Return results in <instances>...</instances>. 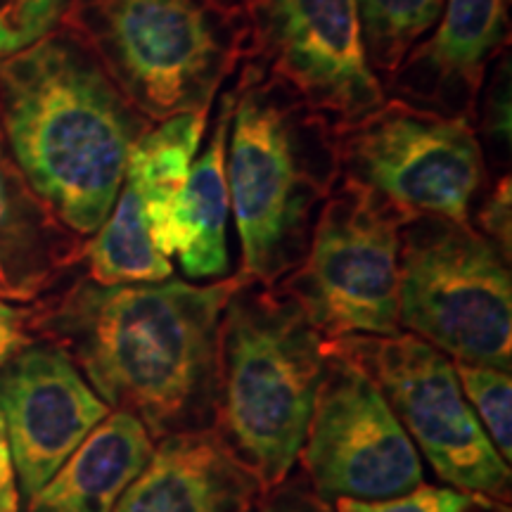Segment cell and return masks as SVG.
I'll use <instances>...</instances> for the list:
<instances>
[{
  "label": "cell",
  "instance_id": "cell-1",
  "mask_svg": "<svg viewBox=\"0 0 512 512\" xmlns=\"http://www.w3.org/2000/svg\"><path fill=\"white\" fill-rule=\"evenodd\" d=\"M235 273L211 285L181 278L138 285L72 287L48 316L34 318L110 411L133 415L152 441L214 430L219 337Z\"/></svg>",
  "mask_w": 512,
  "mask_h": 512
},
{
  "label": "cell",
  "instance_id": "cell-2",
  "mask_svg": "<svg viewBox=\"0 0 512 512\" xmlns=\"http://www.w3.org/2000/svg\"><path fill=\"white\" fill-rule=\"evenodd\" d=\"M152 128L91 50L57 27L0 62V138L50 214L91 238L117 202L133 145Z\"/></svg>",
  "mask_w": 512,
  "mask_h": 512
},
{
  "label": "cell",
  "instance_id": "cell-3",
  "mask_svg": "<svg viewBox=\"0 0 512 512\" xmlns=\"http://www.w3.org/2000/svg\"><path fill=\"white\" fill-rule=\"evenodd\" d=\"M226 145L240 275L273 287L302 264L313 226L342 176L337 133L285 83L242 60Z\"/></svg>",
  "mask_w": 512,
  "mask_h": 512
},
{
  "label": "cell",
  "instance_id": "cell-4",
  "mask_svg": "<svg viewBox=\"0 0 512 512\" xmlns=\"http://www.w3.org/2000/svg\"><path fill=\"white\" fill-rule=\"evenodd\" d=\"M325 363V339L304 311L242 275L221 318L214 430L264 489L297 463Z\"/></svg>",
  "mask_w": 512,
  "mask_h": 512
},
{
  "label": "cell",
  "instance_id": "cell-5",
  "mask_svg": "<svg viewBox=\"0 0 512 512\" xmlns=\"http://www.w3.org/2000/svg\"><path fill=\"white\" fill-rule=\"evenodd\" d=\"M60 27L152 124L209 114L247 48L245 10L219 0H67Z\"/></svg>",
  "mask_w": 512,
  "mask_h": 512
},
{
  "label": "cell",
  "instance_id": "cell-6",
  "mask_svg": "<svg viewBox=\"0 0 512 512\" xmlns=\"http://www.w3.org/2000/svg\"><path fill=\"white\" fill-rule=\"evenodd\" d=\"M399 325L460 363L512 368L510 256L470 223H403Z\"/></svg>",
  "mask_w": 512,
  "mask_h": 512
},
{
  "label": "cell",
  "instance_id": "cell-7",
  "mask_svg": "<svg viewBox=\"0 0 512 512\" xmlns=\"http://www.w3.org/2000/svg\"><path fill=\"white\" fill-rule=\"evenodd\" d=\"M411 219L373 190L339 176L302 264L280 280L323 339L396 335L401 228Z\"/></svg>",
  "mask_w": 512,
  "mask_h": 512
},
{
  "label": "cell",
  "instance_id": "cell-8",
  "mask_svg": "<svg viewBox=\"0 0 512 512\" xmlns=\"http://www.w3.org/2000/svg\"><path fill=\"white\" fill-rule=\"evenodd\" d=\"M325 349L373 377L439 479L486 501L510 496V463L486 437L444 351L411 332L325 339Z\"/></svg>",
  "mask_w": 512,
  "mask_h": 512
},
{
  "label": "cell",
  "instance_id": "cell-9",
  "mask_svg": "<svg viewBox=\"0 0 512 512\" xmlns=\"http://www.w3.org/2000/svg\"><path fill=\"white\" fill-rule=\"evenodd\" d=\"M337 155L342 178L373 190L406 219L470 223L486 185V159L470 119L396 98L339 131Z\"/></svg>",
  "mask_w": 512,
  "mask_h": 512
},
{
  "label": "cell",
  "instance_id": "cell-10",
  "mask_svg": "<svg viewBox=\"0 0 512 512\" xmlns=\"http://www.w3.org/2000/svg\"><path fill=\"white\" fill-rule=\"evenodd\" d=\"M242 60L285 83L335 133L387 100L363 50L356 0H254Z\"/></svg>",
  "mask_w": 512,
  "mask_h": 512
},
{
  "label": "cell",
  "instance_id": "cell-11",
  "mask_svg": "<svg viewBox=\"0 0 512 512\" xmlns=\"http://www.w3.org/2000/svg\"><path fill=\"white\" fill-rule=\"evenodd\" d=\"M323 382L299 451L323 501H387L418 489L422 456L366 370L325 349Z\"/></svg>",
  "mask_w": 512,
  "mask_h": 512
},
{
  "label": "cell",
  "instance_id": "cell-12",
  "mask_svg": "<svg viewBox=\"0 0 512 512\" xmlns=\"http://www.w3.org/2000/svg\"><path fill=\"white\" fill-rule=\"evenodd\" d=\"M110 413L60 344H29L12 356L0 368V415L19 498L29 501Z\"/></svg>",
  "mask_w": 512,
  "mask_h": 512
},
{
  "label": "cell",
  "instance_id": "cell-13",
  "mask_svg": "<svg viewBox=\"0 0 512 512\" xmlns=\"http://www.w3.org/2000/svg\"><path fill=\"white\" fill-rule=\"evenodd\" d=\"M508 43L510 0H446L437 27L389 76L384 93L475 124L486 74Z\"/></svg>",
  "mask_w": 512,
  "mask_h": 512
},
{
  "label": "cell",
  "instance_id": "cell-14",
  "mask_svg": "<svg viewBox=\"0 0 512 512\" xmlns=\"http://www.w3.org/2000/svg\"><path fill=\"white\" fill-rule=\"evenodd\" d=\"M264 491L216 430L157 441L114 512H249Z\"/></svg>",
  "mask_w": 512,
  "mask_h": 512
},
{
  "label": "cell",
  "instance_id": "cell-15",
  "mask_svg": "<svg viewBox=\"0 0 512 512\" xmlns=\"http://www.w3.org/2000/svg\"><path fill=\"white\" fill-rule=\"evenodd\" d=\"M155 446L133 415L112 411L29 498L24 512H114Z\"/></svg>",
  "mask_w": 512,
  "mask_h": 512
},
{
  "label": "cell",
  "instance_id": "cell-16",
  "mask_svg": "<svg viewBox=\"0 0 512 512\" xmlns=\"http://www.w3.org/2000/svg\"><path fill=\"white\" fill-rule=\"evenodd\" d=\"M79 249V238L29 190L0 138V299H34L79 259Z\"/></svg>",
  "mask_w": 512,
  "mask_h": 512
},
{
  "label": "cell",
  "instance_id": "cell-17",
  "mask_svg": "<svg viewBox=\"0 0 512 512\" xmlns=\"http://www.w3.org/2000/svg\"><path fill=\"white\" fill-rule=\"evenodd\" d=\"M233 105L235 86L230 76L221 88L219 114L211 126L207 145L190 166L188 183L176 209L174 254L181 259L183 273L192 280L226 278L230 271L226 145Z\"/></svg>",
  "mask_w": 512,
  "mask_h": 512
},
{
  "label": "cell",
  "instance_id": "cell-18",
  "mask_svg": "<svg viewBox=\"0 0 512 512\" xmlns=\"http://www.w3.org/2000/svg\"><path fill=\"white\" fill-rule=\"evenodd\" d=\"M207 117V112H190L152 124L128 157L124 181L138 190L152 242L166 259L174 256L176 209L200 150Z\"/></svg>",
  "mask_w": 512,
  "mask_h": 512
},
{
  "label": "cell",
  "instance_id": "cell-19",
  "mask_svg": "<svg viewBox=\"0 0 512 512\" xmlns=\"http://www.w3.org/2000/svg\"><path fill=\"white\" fill-rule=\"evenodd\" d=\"M83 259L98 285L159 283L174 275L171 259L152 242L143 200L128 181L121 185L110 216L83 247Z\"/></svg>",
  "mask_w": 512,
  "mask_h": 512
},
{
  "label": "cell",
  "instance_id": "cell-20",
  "mask_svg": "<svg viewBox=\"0 0 512 512\" xmlns=\"http://www.w3.org/2000/svg\"><path fill=\"white\" fill-rule=\"evenodd\" d=\"M446 0H356L370 69L387 83L406 55L437 27Z\"/></svg>",
  "mask_w": 512,
  "mask_h": 512
},
{
  "label": "cell",
  "instance_id": "cell-21",
  "mask_svg": "<svg viewBox=\"0 0 512 512\" xmlns=\"http://www.w3.org/2000/svg\"><path fill=\"white\" fill-rule=\"evenodd\" d=\"M463 396L505 463L512 460V377L508 370L453 361Z\"/></svg>",
  "mask_w": 512,
  "mask_h": 512
},
{
  "label": "cell",
  "instance_id": "cell-22",
  "mask_svg": "<svg viewBox=\"0 0 512 512\" xmlns=\"http://www.w3.org/2000/svg\"><path fill=\"white\" fill-rule=\"evenodd\" d=\"M67 0H0V62L60 27Z\"/></svg>",
  "mask_w": 512,
  "mask_h": 512
},
{
  "label": "cell",
  "instance_id": "cell-23",
  "mask_svg": "<svg viewBox=\"0 0 512 512\" xmlns=\"http://www.w3.org/2000/svg\"><path fill=\"white\" fill-rule=\"evenodd\" d=\"M484 95H479L475 114V131L482 152H494V157L501 162V157H510V53L498 57L491 64L486 74Z\"/></svg>",
  "mask_w": 512,
  "mask_h": 512
},
{
  "label": "cell",
  "instance_id": "cell-24",
  "mask_svg": "<svg viewBox=\"0 0 512 512\" xmlns=\"http://www.w3.org/2000/svg\"><path fill=\"white\" fill-rule=\"evenodd\" d=\"M486 498L472 496L467 491L453 486H430L420 484L408 494L387 498V501H351L339 498L335 501V512H470L472 505Z\"/></svg>",
  "mask_w": 512,
  "mask_h": 512
},
{
  "label": "cell",
  "instance_id": "cell-25",
  "mask_svg": "<svg viewBox=\"0 0 512 512\" xmlns=\"http://www.w3.org/2000/svg\"><path fill=\"white\" fill-rule=\"evenodd\" d=\"M249 512H335L332 503L323 501L316 494L306 475L292 477V472L283 482L264 489Z\"/></svg>",
  "mask_w": 512,
  "mask_h": 512
},
{
  "label": "cell",
  "instance_id": "cell-26",
  "mask_svg": "<svg viewBox=\"0 0 512 512\" xmlns=\"http://www.w3.org/2000/svg\"><path fill=\"white\" fill-rule=\"evenodd\" d=\"M479 233L486 240H491L501 249L503 254L510 256L512 245V202H510V174L501 176L489 195L484 197L482 209L477 216Z\"/></svg>",
  "mask_w": 512,
  "mask_h": 512
},
{
  "label": "cell",
  "instance_id": "cell-27",
  "mask_svg": "<svg viewBox=\"0 0 512 512\" xmlns=\"http://www.w3.org/2000/svg\"><path fill=\"white\" fill-rule=\"evenodd\" d=\"M36 311L29 306L0 299V368L31 344L29 328L34 325Z\"/></svg>",
  "mask_w": 512,
  "mask_h": 512
},
{
  "label": "cell",
  "instance_id": "cell-28",
  "mask_svg": "<svg viewBox=\"0 0 512 512\" xmlns=\"http://www.w3.org/2000/svg\"><path fill=\"white\" fill-rule=\"evenodd\" d=\"M0 512H19L17 472L3 415H0Z\"/></svg>",
  "mask_w": 512,
  "mask_h": 512
},
{
  "label": "cell",
  "instance_id": "cell-29",
  "mask_svg": "<svg viewBox=\"0 0 512 512\" xmlns=\"http://www.w3.org/2000/svg\"><path fill=\"white\" fill-rule=\"evenodd\" d=\"M219 3L228 5V8H235V10H245L247 5L254 3V0H219Z\"/></svg>",
  "mask_w": 512,
  "mask_h": 512
}]
</instances>
